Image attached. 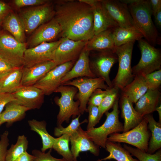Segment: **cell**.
Masks as SVG:
<instances>
[{"label":"cell","instance_id":"cell-51","mask_svg":"<svg viewBox=\"0 0 161 161\" xmlns=\"http://www.w3.org/2000/svg\"></svg>","mask_w":161,"mask_h":161},{"label":"cell","instance_id":"cell-13","mask_svg":"<svg viewBox=\"0 0 161 161\" xmlns=\"http://www.w3.org/2000/svg\"><path fill=\"white\" fill-rule=\"evenodd\" d=\"M75 63V61H69L57 66L33 86L41 90L45 95H50L61 85L63 78Z\"/></svg>","mask_w":161,"mask_h":161},{"label":"cell","instance_id":"cell-39","mask_svg":"<svg viewBox=\"0 0 161 161\" xmlns=\"http://www.w3.org/2000/svg\"><path fill=\"white\" fill-rule=\"evenodd\" d=\"M89 112L88 123L87 130L94 128L100 119L99 117L98 106L89 105L87 108Z\"/></svg>","mask_w":161,"mask_h":161},{"label":"cell","instance_id":"cell-42","mask_svg":"<svg viewBox=\"0 0 161 161\" xmlns=\"http://www.w3.org/2000/svg\"><path fill=\"white\" fill-rule=\"evenodd\" d=\"M9 132L5 131L1 135L0 140V161H5L7 147L9 145Z\"/></svg>","mask_w":161,"mask_h":161},{"label":"cell","instance_id":"cell-9","mask_svg":"<svg viewBox=\"0 0 161 161\" xmlns=\"http://www.w3.org/2000/svg\"><path fill=\"white\" fill-rule=\"evenodd\" d=\"M55 10L49 4L37 6L23 11L19 17L25 32L30 33L53 18Z\"/></svg>","mask_w":161,"mask_h":161},{"label":"cell","instance_id":"cell-43","mask_svg":"<svg viewBox=\"0 0 161 161\" xmlns=\"http://www.w3.org/2000/svg\"><path fill=\"white\" fill-rule=\"evenodd\" d=\"M45 0H15L14 3L18 7L30 6H38L44 4L47 2Z\"/></svg>","mask_w":161,"mask_h":161},{"label":"cell","instance_id":"cell-47","mask_svg":"<svg viewBox=\"0 0 161 161\" xmlns=\"http://www.w3.org/2000/svg\"><path fill=\"white\" fill-rule=\"evenodd\" d=\"M34 157L28 153L27 151L23 153L14 161H33Z\"/></svg>","mask_w":161,"mask_h":161},{"label":"cell","instance_id":"cell-11","mask_svg":"<svg viewBox=\"0 0 161 161\" xmlns=\"http://www.w3.org/2000/svg\"><path fill=\"white\" fill-rule=\"evenodd\" d=\"M114 49L98 51L99 52L94 55L90 66L92 72L96 77L103 79L110 88L113 86L110 78L109 73L111 68L118 60Z\"/></svg>","mask_w":161,"mask_h":161},{"label":"cell","instance_id":"cell-23","mask_svg":"<svg viewBox=\"0 0 161 161\" xmlns=\"http://www.w3.org/2000/svg\"><path fill=\"white\" fill-rule=\"evenodd\" d=\"M121 116L124 121L123 132L128 131L137 126L142 120V117L134 108L129 99L121 96L120 100Z\"/></svg>","mask_w":161,"mask_h":161},{"label":"cell","instance_id":"cell-12","mask_svg":"<svg viewBox=\"0 0 161 161\" xmlns=\"http://www.w3.org/2000/svg\"><path fill=\"white\" fill-rule=\"evenodd\" d=\"M61 41L44 42L26 49L24 56L23 67H29L35 65L54 60L55 51Z\"/></svg>","mask_w":161,"mask_h":161},{"label":"cell","instance_id":"cell-44","mask_svg":"<svg viewBox=\"0 0 161 161\" xmlns=\"http://www.w3.org/2000/svg\"><path fill=\"white\" fill-rule=\"evenodd\" d=\"M15 68L10 64L0 58V80H1Z\"/></svg>","mask_w":161,"mask_h":161},{"label":"cell","instance_id":"cell-46","mask_svg":"<svg viewBox=\"0 0 161 161\" xmlns=\"http://www.w3.org/2000/svg\"><path fill=\"white\" fill-rule=\"evenodd\" d=\"M11 8L6 3L0 1V25L3 20L10 12Z\"/></svg>","mask_w":161,"mask_h":161},{"label":"cell","instance_id":"cell-7","mask_svg":"<svg viewBox=\"0 0 161 161\" xmlns=\"http://www.w3.org/2000/svg\"><path fill=\"white\" fill-rule=\"evenodd\" d=\"M148 122L143 117L140 123L131 130L122 133H116L110 135L107 140L114 143H124L134 146L147 152L150 134L148 129Z\"/></svg>","mask_w":161,"mask_h":161},{"label":"cell","instance_id":"cell-6","mask_svg":"<svg viewBox=\"0 0 161 161\" xmlns=\"http://www.w3.org/2000/svg\"><path fill=\"white\" fill-rule=\"evenodd\" d=\"M138 41L141 56L138 64L132 68L133 74L134 76H144L160 69V50L155 48L142 38Z\"/></svg>","mask_w":161,"mask_h":161},{"label":"cell","instance_id":"cell-19","mask_svg":"<svg viewBox=\"0 0 161 161\" xmlns=\"http://www.w3.org/2000/svg\"><path fill=\"white\" fill-rule=\"evenodd\" d=\"M89 52L85 47L84 48L77 61L63 78L61 85L75 78H96L90 67L89 58Z\"/></svg>","mask_w":161,"mask_h":161},{"label":"cell","instance_id":"cell-4","mask_svg":"<svg viewBox=\"0 0 161 161\" xmlns=\"http://www.w3.org/2000/svg\"><path fill=\"white\" fill-rule=\"evenodd\" d=\"M78 91L77 89L73 86L61 85L55 91V92L61 94L60 97L55 99V103L59 108L57 117V126H61L64 122L69 123L71 117L74 119L81 115L79 101H75L74 99Z\"/></svg>","mask_w":161,"mask_h":161},{"label":"cell","instance_id":"cell-37","mask_svg":"<svg viewBox=\"0 0 161 161\" xmlns=\"http://www.w3.org/2000/svg\"><path fill=\"white\" fill-rule=\"evenodd\" d=\"M80 115H78L73 119L69 124L66 127H64L62 125L55 127L54 130V135L58 137L64 134H69L70 136L77 130L81 124L87 122L86 119L81 123L79 122V119Z\"/></svg>","mask_w":161,"mask_h":161},{"label":"cell","instance_id":"cell-22","mask_svg":"<svg viewBox=\"0 0 161 161\" xmlns=\"http://www.w3.org/2000/svg\"><path fill=\"white\" fill-rule=\"evenodd\" d=\"M160 95L158 89H148L135 103V109L143 117L156 111Z\"/></svg>","mask_w":161,"mask_h":161},{"label":"cell","instance_id":"cell-24","mask_svg":"<svg viewBox=\"0 0 161 161\" xmlns=\"http://www.w3.org/2000/svg\"><path fill=\"white\" fill-rule=\"evenodd\" d=\"M148 89L144 76H135L133 80L121 89V96L135 103Z\"/></svg>","mask_w":161,"mask_h":161},{"label":"cell","instance_id":"cell-27","mask_svg":"<svg viewBox=\"0 0 161 161\" xmlns=\"http://www.w3.org/2000/svg\"><path fill=\"white\" fill-rule=\"evenodd\" d=\"M113 36L115 47L138 41L143 37L135 27H117L113 30Z\"/></svg>","mask_w":161,"mask_h":161},{"label":"cell","instance_id":"cell-14","mask_svg":"<svg viewBox=\"0 0 161 161\" xmlns=\"http://www.w3.org/2000/svg\"><path fill=\"white\" fill-rule=\"evenodd\" d=\"M54 54V61L57 66L78 58L88 41H75L62 37Z\"/></svg>","mask_w":161,"mask_h":161},{"label":"cell","instance_id":"cell-21","mask_svg":"<svg viewBox=\"0 0 161 161\" xmlns=\"http://www.w3.org/2000/svg\"><path fill=\"white\" fill-rule=\"evenodd\" d=\"M57 65L53 61L37 64L29 67H22L21 86H33L50 70Z\"/></svg>","mask_w":161,"mask_h":161},{"label":"cell","instance_id":"cell-48","mask_svg":"<svg viewBox=\"0 0 161 161\" xmlns=\"http://www.w3.org/2000/svg\"><path fill=\"white\" fill-rule=\"evenodd\" d=\"M149 1L153 15L158 9L161 8V0H150Z\"/></svg>","mask_w":161,"mask_h":161},{"label":"cell","instance_id":"cell-17","mask_svg":"<svg viewBox=\"0 0 161 161\" xmlns=\"http://www.w3.org/2000/svg\"><path fill=\"white\" fill-rule=\"evenodd\" d=\"M70 141L74 161H78L77 158L80 153L82 152L89 151L95 156L99 154V147L88 137L86 131L83 130L80 126L70 136Z\"/></svg>","mask_w":161,"mask_h":161},{"label":"cell","instance_id":"cell-15","mask_svg":"<svg viewBox=\"0 0 161 161\" xmlns=\"http://www.w3.org/2000/svg\"><path fill=\"white\" fill-rule=\"evenodd\" d=\"M12 94L14 102L30 110L39 109L44 101V92L34 86H21Z\"/></svg>","mask_w":161,"mask_h":161},{"label":"cell","instance_id":"cell-31","mask_svg":"<svg viewBox=\"0 0 161 161\" xmlns=\"http://www.w3.org/2000/svg\"><path fill=\"white\" fill-rule=\"evenodd\" d=\"M106 150L109 153L107 157L96 161H103L114 159L117 161H138L134 158L130 153L119 143L107 141L106 144Z\"/></svg>","mask_w":161,"mask_h":161},{"label":"cell","instance_id":"cell-28","mask_svg":"<svg viewBox=\"0 0 161 161\" xmlns=\"http://www.w3.org/2000/svg\"><path fill=\"white\" fill-rule=\"evenodd\" d=\"M3 28L8 31L17 41L24 43L25 32L19 17L11 12L2 23Z\"/></svg>","mask_w":161,"mask_h":161},{"label":"cell","instance_id":"cell-10","mask_svg":"<svg viewBox=\"0 0 161 161\" xmlns=\"http://www.w3.org/2000/svg\"><path fill=\"white\" fill-rule=\"evenodd\" d=\"M25 43H21L7 34L0 35V58L15 68L23 66L24 56L26 49Z\"/></svg>","mask_w":161,"mask_h":161},{"label":"cell","instance_id":"cell-32","mask_svg":"<svg viewBox=\"0 0 161 161\" xmlns=\"http://www.w3.org/2000/svg\"><path fill=\"white\" fill-rule=\"evenodd\" d=\"M28 123L31 129L37 133L41 138L42 146L41 151L45 152L48 149H52L54 137L50 135L47 130V123L45 121L30 120Z\"/></svg>","mask_w":161,"mask_h":161},{"label":"cell","instance_id":"cell-33","mask_svg":"<svg viewBox=\"0 0 161 161\" xmlns=\"http://www.w3.org/2000/svg\"><path fill=\"white\" fill-rule=\"evenodd\" d=\"M70 135L64 134L57 138H54L52 147L66 161H74L69 143Z\"/></svg>","mask_w":161,"mask_h":161},{"label":"cell","instance_id":"cell-30","mask_svg":"<svg viewBox=\"0 0 161 161\" xmlns=\"http://www.w3.org/2000/svg\"><path fill=\"white\" fill-rule=\"evenodd\" d=\"M22 67L14 69L0 80V93L12 94L21 86Z\"/></svg>","mask_w":161,"mask_h":161},{"label":"cell","instance_id":"cell-34","mask_svg":"<svg viewBox=\"0 0 161 161\" xmlns=\"http://www.w3.org/2000/svg\"><path fill=\"white\" fill-rule=\"evenodd\" d=\"M28 141L24 135H19L15 144H12L7 150L5 161H14L23 153L27 152Z\"/></svg>","mask_w":161,"mask_h":161},{"label":"cell","instance_id":"cell-8","mask_svg":"<svg viewBox=\"0 0 161 161\" xmlns=\"http://www.w3.org/2000/svg\"><path fill=\"white\" fill-rule=\"evenodd\" d=\"M62 85L73 86L78 90V92L75 97L79 101V108L81 114L87 112L86 105L89 99L96 89L106 90L110 88L103 79L96 77H80L67 81Z\"/></svg>","mask_w":161,"mask_h":161},{"label":"cell","instance_id":"cell-38","mask_svg":"<svg viewBox=\"0 0 161 161\" xmlns=\"http://www.w3.org/2000/svg\"><path fill=\"white\" fill-rule=\"evenodd\" d=\"M148 89H158L161 84V69L144 76Z\"/></svg>","mask_w":161,"mask_h":161},{"label":"cell","instance_id":"cell-40","mask_svg":"<svg viewBox=\"0 0 161 161\" xmlns=\"http://www.w3.org/2000/svg\"><path fill=\"white\" fill-rule=\"evenodd\" d=\"M52 149H49L47 152L45 153L37 149H34L32 151L34 158L33 161H66L62 158L58 159L53 157L51 155Z\"/></svg>","mask_w":161,"mask_h":161},{"label":"cell","instance_id":"cell-18","mask_svg":"<svg viewBox=\"0 0 161 161\" xmlns=\"http://www.w3.org/2000/svg\"><path fill=\"white\" fill-rule=\"evenodd\" d=\"M88 5L92 7L93 13L94 35L119 27L108 14L101 0H90Z\"/></svg>","mask_w":161,"mask_h":161},{"label":"cell","instance_id":"cell-3","mask_svg":"<svg viewBox=\"0 0 161 161\" xmlns=\"http://www.w3.org/2000/svg\"><path fill=\"white\" fill-rule=\"evenodd\" d=\"M118 102L119 98L114 103L113 110L105 112L106 119L101 126L86 131L88 137L99 147L105 148L109 135L123 131V126L119 119Z\"/></svg>","mask_w":161,"mask_h":161},{"label":"cell","instance_id":"cell-1","mask_svg":"<svg viewBox=\"0 0 161 161\" xmlns=\"http://www.w3.org/2000/svg\"><path fill=\"white\" fill-rule=\"evenodd\" d=\"M54 16L63 37L88 41L94 35L92 8L79 0L61 1L56 7Z\"/></svg>","mask_w":161,"mask_h":161},{"label":"cell","instance_id":"cell-29","mask_svg":"<svg viewBox=\"0 0 161 161\" xmlns=\"http://www.w3.org/2000/svg\"><path fill=\"white\" fill-rule=\"evenodd\" d=\"M147 121L151 133L147 153L153 154L161 147V123L157 122L150 114L143 117Z\"/></svg>","mask_w":161,"mask_h":161},{"label":"cell","instance_id":"cell-49","mask_svg":"<svg viewBox=\"0 0 161 161\" xmlns=\"http://www.w3.org/2000/svg\"><path fill=\"white\" fill-rule=\"evenodd\" d=\"M154 17L155 23L159 27H161V8L158 9L153 14Z\"/></svg>","mask_w":161,"mask_h":161},{"label":"cell","instance_id":"cell-26","mask_svg":"<svg viewBox=\"0 0 161 161\" xmlns=\"http://www.w3.org/2000/svg\"><path fill=\"white\" fill-rule=\"evenodd\" d=\"M30 109L14 101L7 103L5 109L0 114V125L7 123L8 126L21 120L25 117L26 112Z\"/></svg>","mask_w":161,"mask_h":161},{"label":"cell","instance_id":"cell-5","mask_svg":"<svg viewBox=\"0 0 161 161\" xmlns=\"http://www.w3.org/2000/svg\"><path fill=\"white\" fill-rule=\"evenodd\" d=\"M134 42L115 47V52L118 58V70L112 81L113 87L121 90L134 79L131 67L132 55Z\"/></svg>","mask_w":161,"mask_h":161},{"label":"cell","instance_id":"cell-25","mask_svg":"<svg viewBox=\"0 0 161 161\" xmlns=\"http://www.w3.org/2000/svg\"><path fill=\"white\" fill-rule=\"evenodd\" d=\"M113 30H107L94 35L88 41L85 48L89 51L114 49L115 47L112 35Z\"/></svg>","mask_w":161,"mask_h":161},{"label":"cell","instance_id":"cell-45","mask_svg":"<svg viewBox=\"0 0 161 161\" xmlns=\"http://www.w3.org/2000/svg\"><path fill=\"white\" fill-rule=\"evenodd\" d=\"M14 100L12 94L0 93V114L7 103Z\"/></svg>","mask_w":161,"mask_h":161},{"label":"cell","instance_id":"cell-16","mask_svg":"<svg viewBox=\"0 0 161 161\" xmlns=\"http://www.w3.org/2000/svg\"><path fill=\"white\" fill-rule=\"evenodd\" d=\"M101 2L108 14L119 27H134L127 4L120 0H101Z\"/></svg>","mask_w":161,"mask_h":161},{"label":"cell","instance_id":"cell-41","mask_svg":"<svg viewBox=\"0 0 161 161\" xmlns=\"http://www.w3.org/2000/svg\"><path fill=\"white\" fill-rule=\"evenodd\" d=\"M108 90V89L103 90L100 88L96 89L89 97L87 104L99 106L106 95Z\"/></svg>","mask_w":161,"mask_h":161},{"label":"cell","instance_id":"cell-20","mask_svg":"<svg viewBox=\"0 0 161 161\" xmlns=\"http://www.w3.org/2000/svg\"><path fill=\"white\" fill-rule=\"evenodd\" d=\"M61 32V27L54 18L40 26L32 36L29 42L30 48L55 39Z\"/></svg>","mask_w":161,"mask_h":161},{"label":"cell","instance_id":"cell-35","mask_svg":"<svg viewBox=\"0 0 161 161\" xmlns=\"http://www.w3.org/2000/svg\"><path fill=\"white\" fill-rule=\"evenodd\" d=\"M119 90L114 87L108 89L106 95L98 106L100 119L104 113L113 107L116 100L119 98Z\"/></svg>","mask_w":161,"mask_h":161},{"label":"cell","instance_id":"cell-2","mask_svg":"<svg viewBox=\"0 0 161 161\" xmlns=\"http://www.w3.org/2000/svg\"><path fill=\"white\" fill-rule=\"evenodd\" d=\"M128 6L134 27L145 40L153 46L160 44V38L152 19L149 0H132Z\"/></svg>","mask_w":161,"mask_h":161},{"label":"cell","instance_id":"cell-36","mask_svg":"<svg viewBox=\"0 0 161 161\" xmlns=\"http://www.w3.org/2000/svg\"><path fill=\"white\" fill-rule=\"evenodd\" d=\"M123 146L131 154L132 156L136 157L138 161H161V150H159L155 153L150 154L125 144Z\"/></svg>","mask_w":161,"mask_h":161},{"label":"cell","instance_id":"cell-50","mask_svg":"<svg viewBox=\"0 0 161 161\" xmlns=\"http://www.w3.org/2000/svg\"><path fill=\"white\" fill-rule=\"evenodd\" d=\"M158 112L159 116V123H161V105L157 106L156 108V110Z\"/></svg>","mask_w":161,"mask_h":161}]
</instances>
